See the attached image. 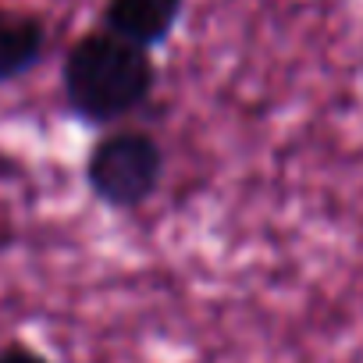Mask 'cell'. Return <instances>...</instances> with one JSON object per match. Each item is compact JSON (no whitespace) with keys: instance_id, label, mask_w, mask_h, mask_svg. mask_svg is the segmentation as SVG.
Segmentation results:
<instances>
[{"instance_id":"1","label":"cell","mask_w":363,"mask_h":363,"mask_svg":"<svg viewBox=\"0 0 363 363\" xmlns=\"http://www.w3.org/2000/svg\"><path fill=\"white\" fill-rule=\"evenodd\" d=\"M157 86L153 50L135 47L104 26L79 36L61 65L68 111L86 125H118L135 114Z\"/></svg>"},{"instance_id":"2","label":"cell","mask_w":363,"mask_h":363,"mask_svg":"<svg viewBox=\"0 0 363 363\" xmlns=\"http://www.w3.org/2000/svg\"><path fill=\"white\" fill-rule=\"evenodd\" d=\"M164 178V150L143 128L107 132L86 157V186L111 211L143 207Z\"/></svg>"},{"instance_id":"3","label":"cell","mask_w":363,"mask_h":363,"mask_svg":"<svg viewBox=\"0 0 363 363\" xmlns=\"http://www.w3.org/2000/svg\"><path fill=\"white\" fill-rule=\"evenodd\" d=\"M182 8H186V0H107L100 26L135 47L157 50L171 40Z\"/></svg>"},{"instance_id":"4","label":"cell","mask_w":363,"mask_h":363,"mask_svg":"<svg viewBox=\"0 0 363 363\" xmlns=\"http://www.w3.org/2000/svg\"><path fill=\"white\" fill-rule=\"evenodd\" d=\"M47 22L33 11L0 4V86L29 75L47 57Z\"/></svg>"},{"instance_id":"5","label":"cell","mask_w":363,"mask_h":363,"mask_svg":"<svg viewBox=\"0 0 363 363\" xmlns=\"http://www.w3.org/2000/svg\"><path fill=\"white\" fill-rule=\"evenodd\" d=\"M0 363H50L43 352H36L33 345H22V342H11L0 349Z\"/></svg>"}]
</instances>
